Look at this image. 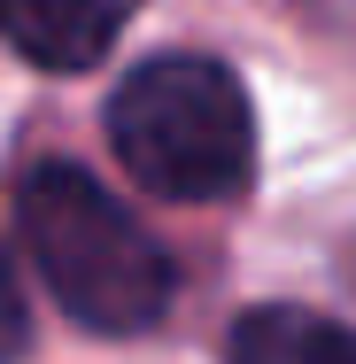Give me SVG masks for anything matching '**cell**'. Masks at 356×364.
Instances as JSON below:
<instances>
[{"label":"cell","mask_w":356,"mask_h":364,"mask_svg":"<svg viewBox=\"0 0 356 364\" xmlns=\"http://www.w3.org/2000/svg\"><path fill=\"white\" fill-rule=\"evenodd\" d=\"M232 364H356V326L271 302L232 326Z\"/></svg>","instance_id":"277c9868"},{"label":"cell","mask_w":356,"mask_h":364,"mask_svg":"<svg viewBox=\"0 0 356 364\" xmlns=\"http://www.w3.org/2000/svg\"><path fill=\"white\" fill-rule=\"evenodd\" d=\"M16 225L23 248L39 264V279L55 287V302L93 333H147L171 310V256L93 171L77 163H39L16 194Z\"/></svg>","instance_id":"6da1fadb"},{"label":"cell","mask_w":356,"mask_h":364,"mask_svg":"<svg viewBox=\"0 0 356 364\" xmlns=\"http://www.w3.org/2000/svg\"><path fill=\"white\" fill-rule=\"evenodd\" d=\"M132 8L140 0H0V31L39 70H85L124 39Z\"/></svg>","instance_id":"3957f363"},{"label":"cell","mask_w":356,"mask_h":364,"mask_svg":"<svg viewBox=\"0 0 356 364\" xmlns=\"http://www.w3.org/2000/svg\"><path fill=\"white\" fill-rule=\"evenodd\" d=\"M109 147L163 202H225L256 171V109L217 55H155L109 93Z\"/></svg>","instance_id":"7a4b0ae2"},{"label":"cell","mask_w":356,"mask_h":364,"mask_svg":"<svg viewBox=\"0 0 356 364\" xmlns=\"http://www.w3.org/2000/svg\"><path fill=\"white\" fill-rule=\"evenodd\" d=\"M31 349V310H23V279H16V256L0 248V364H23Z\"/></svg>","instance_id":"5b68a950"}]
</instances>
